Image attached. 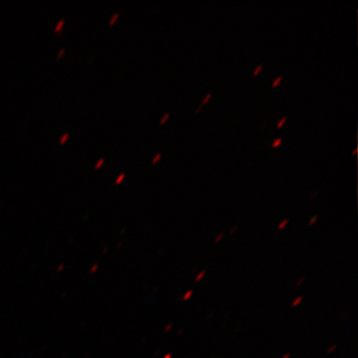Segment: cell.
<instances>
[{"mask_svg":"<svg viewBox=\"0 0 358 358\" xmlns=\"http://www.w3.org/2000/svg\"><path fill=\"white\" fill-rule=\"evenodd\" d=\"M281 80H282V76H279L277 78V79L275 80L274 81V83H273V86H277L278 84L280 83V82H281Z\"/></svg>","mask_w":358,"mask_h":358,"instance_id":"cell-10","label":"cell"},{"mask_svg":"<svg viewBox=\"0 0 358 358\" xmlns=\"http://www.w3.org/2000/svg\"><path fill=\"white\" fill-rule=\"evenodd\" d=\"M169 114L167 113V114L164 115V117H162V121H160V124H164V122L166 121L167 119H169Z\"/></svg>","mask_w":358,"mask_h":358,"instance_id":"cell-12","label":"cell"},{"mask_svg":"<svg viewBox=\"0 0 358 358\" xmlns=\"http://www.w3.org/2000/svg\"><path fill=\"white\" fill-rule=\"evenodd\" d=\"M210 96H211V93H209L208 95H207L206 96H205V99L203 100V102H202L201 105H204L205 103L207 102V101L209 100V99H210Z\"/></svg>","mask_w":358,"mask_h":358,"instance_id":"cell-13","label":"cell"},{"mask_svg":"<svg viewBox=\"0 0 358 358\" xmlns=\"http://www.w3.org/2000/svg\"><path fill=\"white\" fill-rule=\"evenodd\" d=\"M160 157H162V152H159L157 155H155V159H152V164H155V162H157L160 159Z\"/></svg>","mask_w":358,"mask_h":358,"instance_id":"cell-9","label":"cell"},{"mask_svg":"<svg viewBox=\"0 0 358 358\" xmlns=\"http://www.w3.org/2000/svg\"><path fill=\"white\" fill-rule=\"evenodd\" d=\"M124 176H126V174L121 173L119 176H117V179H115V183L117 185H119V183H121L122 180L124 179Z\"/></svg>","mask_w":358,"mask_h":358,"instance_id":"cell-3","label":"cell"},{"mask_svg":"<svg viewBox=\"0 0 358 358\" xmlns=\"http://www.w3.org/2000/svg\"><path fill=\"white\" fill-rule=\"evenodd\" d=\"M282 141V138H277V140L274 141V143H273V147L275 148L278 147V145H281Z\"/></svg>","mask_w":358,"mask_h":358,"instance_id":"cell-6","label":"cell"},{"mask_svg":"<svg viewBox=\"0 0 358 358\" xmlns=\"http://www.w3.org/2000/svg\"><path fill=\"white\" fill-rule=\"evenodd\" d=\"M120 13H115L114 15L110 17V20L109 21V24L113 25L115 22V21L117 20V18H119Z\"/></svg>","mask_w":358,"mask_h":358,"instance_id":"cell-2","label":"cell"},{"mask_svg":"<svg viewBox=\"0 0 358 358\" xmlns=\"http://www.w3.org/2000/svg\"><path fill=\"white\" fill-rule=\"evenodd\" d=\"M263 69V65H259L258 67L256 68L255 70H254V75L258 74L259 72H260L261 70Z\"/></svg>","mask_w":358,"mask_h":358,"instance_id":"cell-8","label":"cell"},{"mask_svg":"<svg viewBox=\"0 0 358 358\" xmlns=\"http://www.w3.org/2000/svg\"><path fill=\"white\" fill-rule=\"evenodd\" d=\"M65 52H66V48H61L60 50H59V52H58L57 57L58 58L62 57V56L64 55Z\"/></svg>","mask_w":358,"mask_h":358,"instance_id":"cell-7","label":"cell"},{"mask_svg":"<svg viewBox=\"0 0 358 358\" xmlns=\"http://www.w3.org/2000/svg\"><path fill=\"white\" fill-rule=\"evenodd\" d=\"M287 117H282L281 121L278 122V128H281L282 124H284L285 122H286Z\"/></svg>","mask_w":358,"mask_h":358,"instance_id":"cell-11","label":"cell"},{"mask_svg":"<svg viewBox=\"0 0 358 358\" xmlns=\"http://www.w3.org/2000/svg\"><path fill=\"white\" fill-rule=\"evenodd\" d=\"M68 138H69V134H62V136H61V138H60V143H66V141L68 140Z\"/></svg>","mask_w":358,"mask_h":358,"instance_id":"cell-5","label":"cell"},{"mask_svg":"<svg viewBox=\"0 0 358 358\" xmlns=\"http://www.w3.org/2000/svg\"><path fill=\"white\" fill-rule=\"evenodd\" d=\"M64 24H65L64 18H62V20H59L57 22V24L55 25V31L60 32L61 30H62V28L64 27Z\"/></svg>","mask_w":358,"mask_h":358,"instance_id":"cell-1","label":"cell"},{"mask_svg":"<svg viewBox=\"0 0 358 358\" xmlns=\"http://www.w3.org/2000/svg\"><path fill=\"white\" fill-rule=\"evenodd\" d=\"M103 162H105V159H103V157L99 159L98 162H96L95 169H100V167L103 166Z\"/></svg>","mask_w":358,"mask_h":358,"instance_id":"cell-4","label":"cell"}]
</instances>
